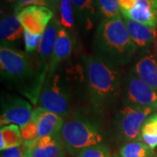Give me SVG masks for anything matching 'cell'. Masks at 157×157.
<instances>
[{"label": "cell", "instance_id": "cell-1", "mask_svg": "<svg viewBox=\"0 0 157 157\" xmlns=\"http://www.w3.org/2000/svg\"><path fill=\"white\" fill-rule=\"evenodd\" d=\"M1 78L37 104L47 75L36 64H33L27 53L16 50L9 45L0 48Z\"/></svg>", "mask_w": 157, "mask_h": 157}, {"label": "cell", "instance_id": "cell-2", "mask_svg": "<svg viewBox=\"0 0 157 157\" xmlns=\"http://www.w3.org/2000/svg\"><path fill=\"white\" fill-rule=\"evenodd\" d=\"M93 50L95 56L117 68L132 60L136 47L121 16L100 22L93 40Z\"/></svg>", "mask_w": 157, "mask_h": 157}, {"label": "cell", "instance_id": "cell-3", "mask_svg": "<svg viewBox=\"0 0 157 157\" xmlns=\"http://www.w3.org/2000/svg\"><path fill=\"white\" fill-rule=\"evenodd\" d=\"M80 65L92 105L103 109L116 103L121 90V78L118 68L95 55L86 54L80 58Z\"/></svg>", "mask_w": 157, "mask_h": 157}, {"label": "cell", "instance_id": "cell-4", "mask_svg": "<svg viewBox=\"0 0 157 157\" xmlns=\"http://www.w3.org/2000/svg\"><path fill=\"white\" fill-rule=\"evenodd\" d=\"M59 135L72 156H76L86 147L101 144L104 140L99 125L80 116L71 118L64 122Z\"/></svg>", "mask_w": 157, "mask_h": 157}, {"label": "cell", "instance_id": "cell-5", "mask_svg": "<svg viewBox=\"0 0 157 157\" xmlns=\"http://www.w3.org/2000/svg\"><path fill=\"white\" fill-rule=\"evenodd\" d=\"M39 104L50 112L67 116L71 111L72 94L67 78L57 70L47 75L39 97Z\"/></svg>", "mask_w": 157, "mask_h": 157}, {"label": "cell", "instance_id": "cell-6", "mask_svg": "<svg viewBox=\"0 0 157 157\" xmlns=\"http://www.w3.org/2000/svg\"><path fill=\"white\" fill-rule=\"evenodd\" d=\"M155 112L156 111L152 108L124 105L118 111L114 119V127L120 137L128 141L139 140L142 124Z\"/></svg>", "mask_w": 157, "mask_h": 157}, {"label": "cell", "instance_id": "cell-7", "mask_svg": "<svg viewBox=\"0 0 157 157\" xmlns=\"http://www.w3.org/2000/svg\"><path fill=\"white\" fill-rule=\"evenodd\" d=\"M122 101L127 106L147 107L157 112V92L132 71L124 78Z\"/></svg>", "mask_w": 157, "mask_h": 157}, {"label": "cell", "instance_id": "cell-8", "mask_svg": "<svg viewBox=\"0 0 157 157\" xmlns=\"http://www.w3.org/2000/svg\"><path fill=\"white\" fill-rule=\"evenodd\" d=\"M21 149L23 157H65L67 148L60 135L56 134L25 141Z\"/></svg>", "mask_w": 157, "mask_h": 157}, {"label": "cell", "instance_id": "cell-9", "mask_svg": "<svg viewBox=\"0 0 157 157\" xmlns=\"http://www.w3.org/2000/svg\"><path fill=\"white\" fill-rule=\"evenodd\" d=\"M32 106L28 101L17 96H9L2 100L1 127L17 125L22 128L32 121Z\"/></svg>", "mask_w": 157, "mask_h": 157}, {"label": "cell", "instance_id": "cell-10", "mask_svg": "<svg viewBox=\"0 0 157 157\" xmlns=\"http://www.w3.org/2000/svg\"><path fill=\"white\" fill-rule=\"evenodd\" d=\"M17 16L24 30L33 34H44L47 25L54 17V12L45 6H30L21 10Z\"/></svg>", "mask_w": 157, "mask_h": 157}, {"label": "cell", "instance_id": "cell-11", "mask_svg": "<svg viewBox=\"0 0 157 157\" xmlns=\"http://www.w3.org/2000/svg\"><path fill=\"white\" fill-rule=\"evenodd\" d=\"M61 27L59 19L57 17H53L45 29L38 49V60L36 65L39 70L46 75L48 74L51 59L53 53L59 31Z\"/></svg>", "mask_w": 157, "mask_h": 157}, {"label": "cell", "instance_id": "cell-12", "mask_svg": "<svg viewBox=\"0 0 157 157\" xmlns=\"http://www.w3.org/2000/svg\"><path fill=\"white\" fill-rule=\"evenodd\" d=\"M124 21L129 36L136 47V51L141 54L149 53V50L155 44L157 36L156 27L148 26L128 18H124Z\"/></svg>", "mask_w": 157, "mask_h": 157}, {"label": "cell", "instance_id": "cell-13", "mask_svg": "<svg viewBox=\"0 0 157 157\" xmlns=\"http://www.w3.org/2000/svg\"><path fill=\"white\" fill-rule=\"evenodd\" d=\"M32 120L38 127L39 138L59 134L64 125L63 117L41 107L33 110Z\"/></svg>", "mask_w": 157, "mask_h": 157}, {"label": "cell", "instance_id": "cell-14", "mask_svg": "<svg viewBox=\"0 0 157 157\" xmlns=\"http://www.w3.org/2000/svg\"><path fill=\"white\" fill-rule=\"evenodd\" d=\"M71 2L79 28L84 32L91 31L100 19L97 0H71Z\"/></svg>", "mask_w": 157, "mask_h": 157}, {"label": "cell", "instance_id": "cell-15", "mask_svg": "<svg viewBox=\"0 0 157 157\" xmlns=\"http://www.w3.org/2000/svg\"><path fill=\"white\" fill-rule=\"evenodd\" d=\"M132 72L157 92V57L152 53L142 54L135 62Z\"/></svg>", "mask_w": 157, "mask_h": 157}, {"label": "cell", "instance_id": "cell-16", "mask_svg": "<svg viewBox=\"0 0 157 157\" xmlns=\"http://www.w3.org/2000/svg\"><path fill=\"white\" fill-rule=\"evenodd\" d=\"M73 52V39L70 33L65 28L59 29V34L57 37L56 43L54 46L53 53L51 59L50 66H49V71L48 74L50 75L55 73L59 66L62 62L65 61L68 59Z\"/></svg>", "mask_w": 157, "mask_h": 157}, {"label": "cell", "instance_id": "cell-17", "mask_svg": "<svg viewBox=\"0 0 157 157\" xmlns=\"http://www.w3.org/2000/svg\"><path fill=\"white\" fill-rule=\"evenodd\" d=\"M123 17L148 26L157 27V10L149 0H137L135 6Z\"/></svg>", "mask_w": 157, "mask_h": 157}, {"label": "cell", "instance_id": "cell-18", "mask_svg": "<svg viewBox=\"0 0 157 157\" xmlns=\"http://www.w3.org/2000/svg\"><path fill=\"white\" fill-rule=\"evenodd\" d=\"M24 27L17 15L6 16L0 23V39L2 45H7L15 42L22 37Z\"/></svg>", "mask_w": 157, "mask_h": 157}, {"label": "cell", "instance_id": "cell-19", "mask_svg": "<svg viewBox=\"0 0 157 157\" xmlns=\"http://www.w3.org/2000/svg\"><path fill=\"white\" fill-rule=\"evenodd\" d=\"M23 139L20 128L17 125H7L1 127L0 130V149L4 151L7 148L22 146Z\"/></svg>", "mask_w": 157, "mask_h": 157}, {"label": "cell", "instance_id": "cell-20", "mask_svg": "<svg viewBox=\"0 0 157 157\" xmlns=\"http://www.w3.org/2000/svg\"><path fill=\"white\" fill-rule=\"evenodd\" d=\"M139 140L153 150L157 147V112L150 114L143 122Z\"/></svg>", "mask_w": 157, "mask_h": 157}, {"label": "cell", "instance_id": "cell-21", "mask_svg": "<svg viewBox=\"0 0 157 157\" xmlns=\"http://www.w3.org/2000/svg\"><path fill=\"white\" fill-rule=\"evenodd\" d=\"M154 150L140 140L128 141L120 149L121 157H151Z\"/></svg>", "mask_w": 157, "mask_h": 157}, {"label": "cell", "instance_id": "cell-22", "mask_svg": "<svg viewBox=\"0 0 157 157\" xmlns=\"http://www.w3.org/2000/svg\"><path fill=\"white\" fill-rule=\"evenodd\" d=\"M59 22L63 28L69 31H74L76 18L71 0H60L59 8Z\"/></svg>", "mask_w": 157, "mask_h": 157}, {"label": "cell", "instance_id": "cell-23", "mask_svg": "<svg viewBox=\"0 0 157 157\" xmlns=\"http://www.w3.org/2000/svg\"><path fill=\"white\" fill-rule=\"evenodd\" d=\"M98 14L101 21L121 16L118 0H97Z\"/></svg>", "mask_w": 157, "mask_h": 157}, {"label": "cell", "instance_id": "cell-24", "mask_svg": "<svg viewBox=\"0 0 157 157\" xmlns=\"http://www.w3.org/2000/svg\"><path fill=\"white\" fill-rule=\"evenodd\" d=\"M59 3L60 0H17L14 6V12L17 15L19 11L27 6H40L49 8L55 13L59 8Z\"/></svg>", "mask_w": 157, "mask_h": 157}, {"label": "cell", "instance_id": "cell-25", "mask_svg": "<svg viewBox=\"0 0 157 157\" xmlns=\"http://www.w3.org/2000/svg\"><path fill=\"white\" fill-rule=\"evenodd\" d=\"M75 157H112L108 147L103 143L86 147L78 153Z\"/></svg>", "mask_w": 157, "mask_h": 157}, {"label": "cell", "instance_id": "cell-26", "mask_svg": "<svg viewBox=\"0 0 157 157\" xmlns=\"http://www.w3.org/2000/svg\"><path fill=\"white\" fill-rule=\"evenodd\" d=\"M24 41L25 48L27 54L33 53L35 51L39 49L41 40L43 38V34H33L27 30H24Z\"/></svg>", "mask_w": 157, "mask_h": 157}, {"label": "cell", "instance_id": "cell-27", "mask_svg": "<svg viewBox=\"0 0 157 157\" xmlns=\"http://www.w3.org/2000/svg\"><path fill=\"white\" fill-rule=\"evenodd\" d=\"M20 133L22 136L23 142L36 140L37 138H39L38 127H37V124L35 123L33 120L29 123L20 128Z\"/></svg>", "mask_w": 157, "mask_h": 157}, {"label": "cell", "instance_id": "cell-28", "mask_svg": "<svg viewBox=\"0 0 157 157\" xmlns=\"http://www.w3.org/2000/svg\"><path fill=\"white\" fill-rule=\"evenodd\" d=\"M118 1H119L121 12L122 16H124L135 6L137 0H118Z\"/></svg>", "mask_w": 157, "mask_h": 157}, {"label": "cell", "instance_id": "cell-29", "mask_svg": "<svg viewBox=\"0 0 157 157\" xmlns=\"http://www.w3.org/2000/svg\"><path fill=\"white\" fill-rule=\"evenodd\" d=\"M1 157H23L22 149L19 147L7 148L6 150L2 151Z\"/></svg>", "mask_w": 157, "mask_h": 157}, {"label": "cell", "instance_id": "cell-30", "mask_svg": "<svg viewBox=\"0 0 157 157\" xmlns=\"http://www.w3.org/2000/svg\"><path fill=\"white\" fill-rule=\"evenodd\" d=\"M5 1H6V3H8V4H14V6H15L17 0H5Z\"/></svg>", "mask_w": 157, "mask_h": 157}, {"label": "cell", "instance_id": "cell-31", "mask_svg": "<svg viewBox=\"0 0 157 157\" xmlns=\"http://www.w3.org/2000/svg\"><path fill=\"white\" fill-rule=\"evenodd\" d=\"M150 2H151L152 4H153V6L155 7V9L157 10V0H149Z\"/></svg>", "mask_w": 157, "mask_h": 157}, {"label": "cell", "instance_id": "cell-32", "mask_svg": "<svg viewBox=\"0 0 157 157\" xmlns=\"http://www.w3.org/2000/svg\"><path fill=\"white\" fill-rule=\"evenodd\" d=\"M155 55L157 57V36H156V40H155Z\"/></svg>", "mask_w": 157, "mask_h": 157}, {"label": "cell", "instance_id": "cell-33", "mask_svg": "<svg viewBox=\"0 0 157 157\" xmlns=\"http://www.w3.org/2000/svg\"><path fill=\"white\" fill-rule=\"evenodd\" d=\"M112 157H121V156H120V155H113Z\"/></svg>", "mask_w": 157, "mask_h": 157}, {"label": "cell", "instance_id": "cell-34", "mask_svg": "<svg viewBox=\"0 0 157 157\" xmlns=\"http://www.w3.org/2000/svg\"><path fill=\"white\" fill-rule=\"evenodd\" d=\"M151 157H157V154H154Z\"/></svg>", "mask_w": 157, "mask_h": 157}]
</instances>
